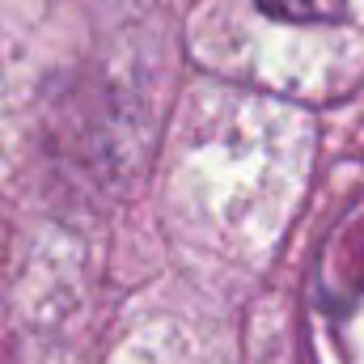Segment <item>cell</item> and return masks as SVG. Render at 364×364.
<instances>
[{
	"label": "cell",
	"mask_w": 364,
	"mask_h": 364,
	"mask_svg": "<svg viewBox=\"0 0 364 364\" xmlns=\"http://www.w3.org/2000/svg\"><path fill=\"white\" fill-rule=\"evenodd\" d=\"M259 9H263L267 17H279V21H305V26L343 21V17H348V0H259Z\"/></svg>",
	"instance_id": "6da1fadb"
}]
</instances>
